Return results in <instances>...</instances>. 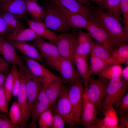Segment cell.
Returning <instances> with one entry per match:
<instances>
[{
    "instance_id": "6da1fadb",
    "label": "cell",
    "mask_w": 128,
    "mask_h": 128,
    "mask_svg": "<svg viewBox=\"0 0 128 128\" xmlns=\"http://www.w3.org/2000/svg\"><path fill=\"white\" fill-rule=\"evenodd\" d=\"M93 20L108 34L118 46L128 42V34L120 22L100 8H93Z\"/></svg>"
},
{
    "instance_id": "7a4b0ae2",
    "label": "cell",
    "mask_w": 128,
    "mask_h": 128,
    "mask_svg": "<svg viewBox=\"0 0 128 128\" xmlns=\"http://www.w3.org/2000/svg\"><path fill=\"white\" fill-rule=\"evenodd\" d=\"M128 90V81L121 76L109 80L101 108L105 106L111 105L117 109Z\"/></svg>"
},
{
    "instance_id": "3957f363",
    "label": "cell",
    "mask_w": 128,
    "mask_h": 128,
    "mask_svg": "<svg viewBox=\"0 0 128 128\" xmlns=\"http://www.w3.org/2000/svg\"><path fill=\"white\" fill-rule=\"evenodd\" d=\"M50 3L43 8L45 25L50 29L62 33L72 29L58 6Z\"/></svg>"
},
{
    "instance_id": "277c9868",
    "label": "cell",
    "mask_w": 128,
    "mask_h": 128,
    "mask_svg": "<svg viewBox=\"0 0 128 128\" xmlns=\"http://www.w3.org/2000/svg\"><path fill=\"white\" fill-rule=\"evenodd\" d=\"M23 68L27 97L26 117L28 121L34 103L45 82L33 75L26 65H24Z\"/></svg>"
},
{
    "instance_id": "5b68a950",
    "label": "cell",
    "mask_w": 128,
    "mask_h": 128,
    "mask_svg": "<svg viewBox=\"0 0 128 128\" xmlns=\"http://www.w3.org/2000/svg\"><path fill=\"white\" fill-rule=\"evenodd\" d=\"M85 89L83 83L80 77L69 87V96L72 107L74 128L80 124V117Z\"/></svg>"
},
{
    "instance_id": "8992f818",
    "label": "cell",
    "mask_w": 128,
    "mask_h": 128,
    "mask_svg": "<svg viewBox=\"0 0 128 128\" xmlns=\"http://www.w3.org/2000/svg\"><path fill=\"white\" fill-rule=\"evenodd\" d=\"M99 77L96 79L90 76L87 86L85 88L88 97L93 103L97 110L101 109L109 82L108 80L100 76Z\"/></svg>"
},
{
    "instance_id": "52a82bcc",
    "label": "cell",
    "mask_w": 128,
    "mask_h": 128,
    "mask_svg": "<svg viewBox=\"0 0 128 128\" xmlns=\"http://www.w3.org/2000/svg\"><path fill=\"white\" fill-rule=\"evenodd\" d=\"M77 33L75 31L71 32H64L58 35L56 44L60 56L74 63L77 45Z\"/></svg>"
},
{
    "instance_id": "ba28073f",
    "label": "cell",
    "mask_w": 128,
    "mask_h": 128,
    "mask_svg": "<svg viewBox=\"0 0 128 128\" xmlns=\"http://www.w3.org/2000/svg\"><path fill=\"white\" fill-rule=\"evenodd\" d=\"M69 88L64 85L53 105L55 106L53 111L59 114L65 123L69 125L70 128H73L72 107L69 97Z\"/></svg>"
},
{
    "instance_id": "9c48e42d",
    "label": "cell",
    "mask_w": 128,
    "mask_h": 128,
    "mask_svg": "<svg viewBox=\"0 0 128 128\" xmlns=\"http://www.w3.org/2000/svg\"><path fill=\"white\" fill-rule=\"evenodd\" d=\"M74 64L69 59L61 57L50 66L59 73L60 78L64 83H67L71 86L80 77Z\"/></svg>"
},
{
    "instance_id": "30bf717a",
    "label": "cell",
    "mask_w": 128,
    "mask_h": 128,
    "mask_svg": "<svg viewBox=\"0 0 128 128\" xmlns=\"http://www.w3.org/2000/svg\"><path fill=\"white\" fill-rule=\"evenodd\" d=\"M86 29L90 36L105 48L111 55L113 52L118 48V46L106 32L93 20L88 21Z\"/></svg>"
},
{
    "instance_id": "8fae6325",
    "label": "cell",
    "mask_w": 128,
    "mask_h": 128,
    "mask_svg": "<svg viewBox=\"0 0 128 128\" xmlns=\"http://www.w3.org/2000/svg\"><path fill=\"white\" fill-rule=\"evenodd\" d=\"M32 43L38 50L44 60L50 66L61 57L56 45L42 38L38 37Z\"/></svg>"
},
{
    "instance_id": "7c38bea8",
    "label": "cell",
    "mask_w": 128,
    "mask_h": 128,
    "mask_svg": "<svg viewBox=\"0 0 128 128\" xmlns=\"http://www.w3.org/2000/svg\"><path fill=\"white\" fill-rule=\"evenodd\" d=\"M50 82L47 81L45 83L43 87L38 94L31 113V120L28 126L29 128H36L37 122L40 115L50 107L45 93L46 86Z\"/></svg>"
},
{
    "instance_id": "4fadbf2b",
    "label": "cell",
    "mask_w": 128,
    "mask_h": 128,
    "mask_svg": "<svg viewBox=\"0 0 128 128\" xmlns=\"http://www.w3.org/2000/svg\"><path fill=\"white\" fill-rule=\"evenodd\" d=\"M23 59L30 72L44 82L52 81L58 77L47 69L44 65L37 61L23 55Z\"/></svg>"
},
{
    "instance_id": "5bb4252c",
    "label": "cell",
    "mask_w": 128,
    "mask_h": 128,
    "mask_svg": "<svg viewBox=\"0 0 128 128\" xmlns=\"http://www.w3.org/2000/svg\"><path fill=\"white\" fill-rule=\"evenodd\" d=\"M16 50L4 37L0 36V55L9 65L23 67L24 65L23 61Z\"/></svg>"
},
{
    "instance_id": "9a60e30c",
    "label": "cell",
    "mask_w": 128,
    "mask_h": 128,
    "mask_svg": "<svg viewBox=\"0 0 128 128\" xmlns=\"http://www.w3.org/2000/svg\"><path fill=\"white\" fill-rule=\"evenodd\" d=\"M50 2L59 4L72 12L78 13L89 21L93 17L92 8L81 4L76 0H48Z\"/></svg>"
},
{
    "instance_id": "2e32d148",
    "label": "cell",
    "mask_w": 128,
    "mask_h": 128,
    "mask_svg": "<svg viewBox=\"0 0 128 128\" xmlns=\"http://www.w3.org/2000/svg\"><path fill=\"white\" fill-rule=\"evenodd\" d=\"M97 111L94 104L88 97L85 89L80 117V124L85 128H89L97 117Z\"/></svg>"
},
{
    "instance_id": "e0dca14e",
    "label": "cell",
    "mask_w": 128,
    "mask_h": 128,
    "mask_svg": "<svg viewBox=\"0 0 128 128\" xmlns=\"http://www.w3.org/2000/svg\"><path fill=\"white\" fill-rule=\"evenodd\" d=\"M1 12L8 13L19 18H25L27 16L25 0H5L0 3Z\"/></svg>"
},
{
    "instance_id": "ac0fdd59",
    "label": "cell",
    "mask_w": 128,
    "mask_h": 128,
    "mask_svg": "<svg viewBox=\"0 0 128 128\" xmlns=\"http://www.w3.org/2000/svg\"><path fill=\"white\" fill-rule=\"evenodd\" d=\"M23 66L19 67V71L20 77V85L17 96L18 103L21 112V118L20 127H24L26 125L28 121L26 117L27 97L26 91L25 75Z\"/></svg>"
},
{
    "instance_id": "d6986e66",
    "label": "cell",
    "mask_w": 128,
    "mask_h": 128,
    "mask_svg": "<svg viewBox=\"0 0 128 128\" xmlns=\"http://www.w3.org/2000/svg\"><path fill=\"white\" fill-rule=\"evenodd\" d=\"M17 50L29 58L36 60L44 65V59L37 49L32 44L26 42L17 41H8Z\"/></svg>"
},
{
    "instance_id": "ffe728a7",
    "label": "cell",
    "mask_w": 128,
    "mask_h": 128,
    "mask_svg": "<svg viewBox=\"0 0 128 128\" xmlns=\"http://www.w3.org/2000/svg\"><path fill=\"white\" fill-rule=\"evenodd\" d=\"M27 22L29 27L32 29L38 37L56 44L58 39V35L46 27L43 23L28 19H27Z\"/></svg>"
},
{
    "instance_id": "44dd1931",
    "label": "cell",
    "mask_w": 128,
    "mask_h": 128,
    "mask_svg": "<svg viewBox=\"0 0 128 128\" xmlns=\"http://www.w3.org/2000/svg\"><path fill=\"white\" fill-rule=\"evenodd\" d=\"M59 7L69 25L72 29H87L88 21L80 14L67 9L60 4H55Z\"/></svg>"
},
{
    "instance_id": "7402d4cb",
    "label": "cell",
    "mask_w": 128,
    "mask_h": 128,
    "mask_svg": "<svg viewBox=\"0 0 128 128\" xmlns=\"http://www.w3.org/2000/svg\"><path fill=\"white\" fill-rule=\"evenodd\" d=\"M77 38V45L76 55L80 56H87L90 52L91 49V41L89 33L80 30L78 32Z\"/></svg>"
},
{
    "instance_id": "603a6c76",
    "label": "cell",
    "mask_w": 128,
    "mask_h": 128,
    "mask_svg": "<svg viewBox=\"0 0 128 128\" xmlns=\"http://www.w3.org/2000/svg\"><path fill=\"white\" fill-rule=\"evenodd\" d=\"M5 36L4 38L8 41L24 42L32 41L38 37L31 28H25L24 27L10 32Z\"/></svg>"
},
{
    "instance_id": "cb8c5ba5",
    "label": "cell",
    "mask_w": 128,
    "mask_h": 128,
    "mask_svg": "<svg viewBox=\"0 0 128 128\" xmlns=\"http://www.w3.org/2000/svg\"><path fill=\"white\" fill-rule=\"evenodd\" d=\"M64 83L60 78L54 79L47 85L45 93L49 102L50 107L55 104L59 95Z\"/></svg>"
},
{
    "instance_id": "d4e9b609",
    "label": "cell",
    "mask_w": 128,
    "mask_h": 128,
    "mask_svg": "<svg viewBox=\"0 0 128 128\" xmlns=\"http://www.w3.org/2000/svg\"><path fill=\"white\" fill-rule=\"evenodd\" d=\"M74 62L79 76L86 88L87 86L89 79L87 78L89 67L87 56H80L76 55Z\"/></svg>"
},
{
    "instance_id": "484cf974",
    "label": "cell",
    "mask_w": 128,
    "mask_h": 128,
    "mask_svg": "<svg viewBox=\"0 0 128 128\" xmlns=\"http://www.w3.org/2000/svg\"><path fill=\"white\" fill-rule=\"evenodd\" d=\"M114 63L112 60H105L99 59L91 54L90 65L87 75L88 78L93 74L98 76L101 72L106 67Z\"/></svg>"
},
{
    "instance_id": "4316f807",
    "label": "cell",
    "mask_w": 128,
    "mask_h": 128,
    "mask_svg": "<svg viewBox=\"0 0 128 128\" xmlns=\"http://www.w3.org/2000/svg\"><path fill=\"white\" fill-rule=\"evenodd\" d=\"M107 128H119L118 115L112 105L104 106L101 109Z\"/></svg>"
},
{
    "instance_id": "83f0119b",
    "label": "cell",
    "mask_w": 128,
    "mask_h": 128,
    "mask_svg": "<svg viewBox=\"0 0 128 128\" xmlns=\"http://www.w3.org/2000/svg\"><path fill=\"white\" fill-rule=\"evenodd\" d=\"M121 0H105L101 9L113 16L120 22L122 20L120 11Z\"/></svg>"
},
{
    "instance_id": "f1b7e54d",
    "label": "cell",
    "mask_w": 128,
    "mask_h": 128,
    "mask_svg": "<svg viewBox=\"0 0 128 128\" xmlns=\"http://www.w3.org/2000/svg\"><path fill=\"white\" fill-rule=\"evenodd\" d=\"M112 59L114 63L120 64L125 63L128 60V42L119 45L111 54Z\"/></svg>"
},
{
    "instance_id": "f546056e",
    "label": "cell",
    "mask_w": 128,
    "mask_h": 128,
    "mask_svg": "<svg viewBox=\"0 0 128 128\" xmlns=\"http://www.w3.org/2000/svg\"><path fill=\"white\" fill-rule=\"evenodd\" d=\"M122 69L120 64L113 63L105 68L98 76L109 81L120 77Z\"/></svg>"
},
{
    "instance_id": "4dcf8cb0",
    "label": "cell",
    "mask_w": 128,
    "mask_h": 128,
    "mask_svg": "<svg viewBox=\"0 0 128 128\" xmlns=\"http://www.w3.org/2000/svg\"><path fill=\"white\" fill-rule=\"evenodd\" d=\"M0 14L4 19L7 26L11 32L15 31L24 27L19 18L11 14L1 12Z\"/></svg>"
},
{
    "instance_id": "1f68e13d",
    "label": "cell",
    "mask_w": 128,
    "mask_h": 128,
    "mask_svg": "<svg viewBox=\"0 0 128 128\" xmlns=\"http://www.w3.org/2000/svg\"><path fill=\"white\" fill-rule=\"evenodd\" d=\"M90 53L99 59L105 60H112L111 55L105 48L96 41H94L92 40Z\"/></svg>"
},
{
    "instance_id": "d6a6232c",
    "label": "cell",
    "mask_w": 128,
    "mask_h": 128,
    "mask_svg": "<svg viewBox=\"0 0 128 128\" xmlns=\"http://www.w3.org/2000/svg\"><path fill=\"white\" fill-rule=\"evenodd\" d=\"M18 69L17 66L15 65H12L10 71L7 74L4 84V87L8 104L12 96L14 74Z\"/></svg>"
},
{
    "instance_id": "836d02e7",
    "label": "cell",
    "mask_w": 128,
    "mask_h": 128,
    "mask_svg": "<svg viewBox=\"0 0 128 128\" xmlns=\"http://www.w3.org/2000/svg\"><path fill=\"white\" fill-rule=\"evenodd\" d=\"M53 117V114L50 108L45 110L39 116L38 123L40 128L51 127Z\"/></svg>"
},
{
    "instance_id": "e575fe53",
    "label": "cell",
    "mask_w": 128,
    "mask_h": 128,
    "mask_svg": "<svg viewBox=\"0 0 128 128\" xmlns=\"http://www.w3.org/2000/svg\"><path fill=\"white\" fill-rule=\"evenodd\" d=\"M9 119L12 123L17 128H19L21 118V112L17 102L14 101L12 103L9 112Z\"/></svg>"
},
{
    "instance_id": "d590c367",
    "label": "cell",
    "mask_w": 128,
    "mask_h": 128,
    "mask_svg": "<svg viewBox=\"0 0 128 128\" xmlns=\"http://www.w3.org/2000/svg\"><path fill=\"white\" fill-rule=\"evenodd\" d=\"M120 11L123 19V27L126 32L128 34V0H121Z\"/></svg>"
},
{
    "instance_id": "8d00e7d4",
    "label": "cell",
    "mask_w": 128,
    "mask_h": 128,
    "mask_svg": "<svg viewBox=\"0 0 128 128\" xmlns=\"http://www.w3.org/2000/svg\"><path fill=\"white\" fill-rule=\"evenodd\" d=\"M8 104L3 85L0 88V111L8 117L9 115Z\"/></svg>"
},
{
    "instance_id": "74e56055",
    "label": "cell",
    "mask_w": 128,
    "mask_h": 128,
    "mask_svg": "<svg viewBox=\"0 0 128 128\" xmlns=\"http://www.w3.org/2000/svg\"><path fill=\"white\" fill-rule=\"evenodd\" d=\"M118 115L128 114V93L123 98L118 108L115 110Z\"/></svg>"
},
{
    "instance_id": "f35d334b",
    "label": "cell",
    "mask_w": 128,
    "mask_h": 128,
    "mask_svg": "<svg viewBox=\"0 0 128 128\" xmlns=\"http://www.w3.org/2000/svg\"><path fill=\"white\" fill-rule=\"evenodd\" d=\"M53 112V111H52ZM53 117L51 127L52 128H65L64 120L58 113L53 111Z\"/></svg>"
},
{
    "instance_id": "ab89813d",
    "label": "cell",
    "mask_w": 128,
    "mask_h": 128,
    "mask_svg": "<svg viewBox=\"0 0 128 128\" xmlns=\"http://www.w3.org/2000/svg\"><path fill=\"white\" fill-rule=\"evenodd\" d=\"M20 85V77L19 70L18 69L16 71L14 76L12 95L14 97L17 96Z\"/></svg>"
},
{
    "instance_id": "60d3db41",
    "label": "cell",
    "mask_w": 128,
    "mask_h": 128,
    "mask_svg": "<svg viewBox=\"0 0 128 128\" xmlns=\"http://www.w3.org/2000/svg\"><path fill=\"white\" fill-rule=\"evenodd\" d=\"M6 116L0 115V128H17Z\"/></svg>"
},
{
    "instance_id": "b9f144b4",
    "label": "cell",
    "mask_w": 128,
    "mask_h": 128,
    "mask_svg": "<svg viewBox=\"0 0 128 128\" xmlns=\"http://www.w3.org/2000/svg\"><path fill=\"white\" fill-rule=\"evenodd\" d=\"M10 32V30L0 14V36H5Z\"/></svg>"
},
{
    "instance_id": "7bdbcfd3",
    "label": "cell",
    "mask_w": 128,
    "mask_h": 128,
    "mask_svg": "<svg viewBox=\"0 0 128 128\" xmlns=\"http://www.w3.org/2000/svg\"><path fill=\"white\" fill-rule=\"evenodd\" d=\"M26 8L27 12L32 17L35 19V2L31 0H25Z\"/></svg>"
},
{
    "instance_id": "ee69618b",
    "label": "cell",
    "mask_w": 128,
    "mask_h": 128,
    "mask_svg": "<svg viewBox=\"0 0 128 128\" xmlns=\"http://www.w3.org/2000/svg\"><path fill=\"white\" fill-rule=\"evenodd\" d=\"M89 128H107L104 118L96 117Z\"/></svg>"
},
{
    "instance_id": "f6af8a7d",
    "label": "cell",
    "mask_w": 128,
    "mask_h": 128,
    "mask_svg": "<svg viewBox=\"0 0 128 128\" xmlns=\"http://www.w3.org/2000/svg\"><path fill=\"white\" fill-rule=\"evenodd\" d=\"M119 128H128V114L118 115Z\"/></svg>"
},
{
    "instance_id": "bcb514c9",
    "label": "cell",
    "mask_w": 128,
    "mask_h": 128,
    "mask_svg": "<svg viewBox=\"0 0 128 128\" xmlns=\"http://www.w3.org/2000/svg\"><path fill=\"white\" fill-rule=\"evenodd\" d=\"M9 71V65L0 55V72L6 74Z\"/></svg>"
},
{
    "instance_id": "7dc6e473",
    "label": "cell",
    "mask_w": 128,
    "mask_h": 128,
    "mask_svg": "<svg viewBox=\"0 0 128 128\" xmlns=\"http://www.w3.org/2000/svg\"><path fill=\"white\" fill-rule=\"evenodd\" d=\"M121 76L125 80L128 81V66H126L122 71Z\"/></svg>"
},
{
    "instance_id": "c3c4849f",
    "label": "cell",
    "mask_w": 128,
    "mask_h": 128,
    "mask_svg": "<svg viewBox=\"0 0 128 128\" xmlns=\"http://www.w3.org/2000/svg\"><path fill=\"white\" fill-rule=\"evenodd\" d=\"M7 75L0 72V88L4 85Z\"/></svg>"
},
{
    "instance_id": "681fc988",
    "label": "cell",
    "mask_w": 128,
    "mask_h": 128,
    "mask_svg": "<svg viewBox=\"0 0 128 128\" xmlns=\"http://www.w3.org/2000/svg\"><path fill=\"white\" fill-rule=\"evenodd\" d=\"M78 2L83 4L87 6L90 5V4L88 2V0H76Z\"/></svg>"
},
{
    "instance_id": "f907efd6",
    "label": "cell",
    "mask_w": 128,
    "mask_h": 128,
    "mask_svg": "<svg viewBox=\"0 0 128 128\" xmlns=\"http://www.w3.org/2000/svg\"><path fill=\"white\" fill-rule=\"evenodd\" d=\"M96 2H102L105 0H90Z\"/></svg>"
},
{
    "instance_id": "816d5d0a",
    "label": "cell",
    "mask_w": 128,
    "mask_h": 128,
    "mask_svg": "<svg viewBox=\"0 0 128 128\" xmlns=\"http://www.w3.org/2000/svg\"><path fill=\"white\" fill-rule=\"evenodd\" d=\"M31 0L34 2H35L37 3L38 0Z\"/></svg>"
},
{
    "instance_id": "f5cc1de1",
    "label": "cell",
    "mask_w": 128,
    "mask_h": 128,
    "mask_svg": "<svg viewBox=\"0 0 128 128\" xmlns=\"http://www.w3.org/2000/svg\"><path fill=\"white\" fill-rule=\"evenodd\" d=\"M5 0H0V2H1Z\"/></svg>"
},
{
    "instance_id": "db71d44e",
    "label": "cell",
    "mask_w": 128,
    "mask_h": 128,
    "mask_svg": "<svg viewBox=\"0 0 128 128\" xmlns=\"http://www.w3.org/2000/svg\"></svg>"
}]
</instances>
